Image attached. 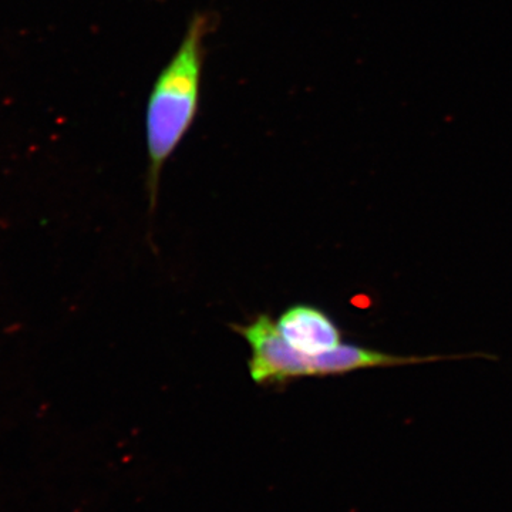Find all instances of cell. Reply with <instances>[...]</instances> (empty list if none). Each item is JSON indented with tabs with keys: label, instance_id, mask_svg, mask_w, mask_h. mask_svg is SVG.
<instances>
[{
	"label": "cell",
	"instance_id": "1",
	"mask_svg": "<svg viewBox=\"0 0 512 512\" xmlns=\"http://www.w3.org/2000/svg\"><path fill=\"white\" fill-rule=\"evenodd\" d=\"M208 18L195 15L173 59L157 77L148 97L146 114L148 194L156 207L158 181L168 158L187 136L200 106L204 39Z\"/></svg>",
	"mask_w": 512,
	"mask_h": 512
},
{
	"label": "cell",
	"instance_id": "2",
	"mask_svg": "<svg viewBox=\"0 0 512 512\" xmlns=\"http://www.w3.org/2000/svg\"><path fill=\"white\" fill-rule=\"evenodd\" d=\"M251 348L249 375L258 384H285L301 377L318 376L316 356L292 348L271 316H256L248 325H232Z\"/></svg>",
	"mask_w": 512,
	"mask_h": 512
},
{
	"label": "cell",
	"instance_id": "3",
	"mask_svg": "<svg viewBox=\"0 0 512 512\" xmlns=\"http://www.w3.org/2000/svg\"><path fill=\"white\" fill-rule=\"evenodd\" d=\"M276 326L286 342L302 355L319 356L342 343L340 329L328 313L305 303L282 312Z\"/></svg>",
	"mask_w": 512,
	"mask_h": 512
},
{
	"label": "cell",
	"instance_id": "4",
	"mask_svg": "<svg viewBox=\"0 0 512 512\" xmlns=\"http://www.w3.org/2000/svg\"><path fill=\"white\" fill-rule=\"evenodd\" d=\"M434 359H437V357L420 359V357L394 356L390 353L379 352V350L340 343L338 348L316 356V365H318V376H335L345 375V373L360 369L402 366Z\"/></svg>",
	"mask_w": 512,
	"mask_h": 512
}]
</instances>
